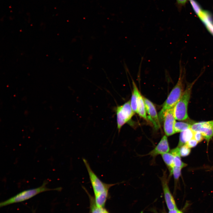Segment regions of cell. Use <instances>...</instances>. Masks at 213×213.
Here are the masks:
<instances>
[{
  "label": "cell",
  "instance_id": "cell-1",
  "mask_svg": "<svg viewBox=\"0 0 213 213\" xmlns=\"http://www.w3.org/2000/svg\"><path fill=\"white\" fill-rule=\"evenodd\" d=\"M180 74L178 81L169 95L163 104L158 116L159 121L163 120L166 112L168 109L175 106L182 96L184 92L183 75L182 69L180 67Z\"/></svg>",
  "mask_w": 213,
  "mask_h": 213
},
{
  "label": "cell",
  "instance_id": "cell-2",
  "mask_svg": "<svg viewBox=\"0 0 213 213\" xmlns=\"http://www.w3.org/2000/svg\"><path fill=\"white\" fill-rule=\"evenodd\" d=\"M48 183V182L45 180L42 185L38 187L26 190L20 192L7 200L0 202V207L25 201L43 192L49 191H59L61 189V188L53 189L48 188L46 187Z\"/></svg>",
  "mask_w": 213,
  "mask_h": 213
},
{
  "label": "cell",
  "instance_id": "cell-3",
  "mask_svg": "<svg viewBox=\"0 0 213 213\" xmlns=\"http://www.w3.org/2000/svg\"><path fill=\"white\" fill-rule=\"evenodd\" d=\"M195 82L187 85L182 96L175 106L174 115L175 120H184L188 118V106L192 89Z\"/></svg>",
  "mask_w": 213,
  "mask_h": 213
},
{
  "label": "cell",
  "instance_id": "cell-4",
  "mask_svg": "<svg viewBox=\"0 0 213 213\" xmlns=\"http://www.w3.org/2000/svg\"><path fill=\"white\" fill-rule=\"evenodd\" d=\"M83 160L88 172L94 196L109 191L111 187L118 184H107L103 182L92 170L88 161L84 158Z\"/></svg>",
  "mask_w": 213,
  "mask_h": 213
},
{
  "label": "cell",
  "instance_id": "cell-5",
  "mask_svg": "<svg viewBox=\"0 0 213 213\" xmlns=\"http://www.w3.org/2000/svg\"><path fill=\"white\" fill-rule=\"evenodd\" d=\"M116 116L117 127L119 132L122 126L128 122L135 114L132 109L130 100L114 109Z\"/></svg>",
  "mask_w": 213,
  "mask_h": 213
},
{
  "label": "cell",
  "instance_id": "cell-6",
  "mask_svg": "<svg viewBox=\"0 0 213 213\" xmlns=\"http://www.w3.org/2000/svg\"><path fill=\"white\" fill-rule=\"evenodd\" d=\"M165 201L169 210L177 209V207L174 199L170 190L168 184V179L166 171L163 172L160 178Z\"/></svg>",
  "mask_w": 213,
  "mask_h": 213
},
{
  "label": "cell",
  "instance_id": "cell-7",
  "mask_svg": "<svg viewBox=\"0 0 213 213\" xmlns=\"http://www.w3.org/2000/svg\"><path fill=\"white\" fill-rule=\"evenodd\" d=\"M174 107H172L167 111L163 119L164 130L166 135L167 136L175 133L174 129L176 122L174 115Z\"/></svg>",
  "mask_w": 213,
  "mask_h": 213
},
{
  "label": "cell",
  "instance_id": "cell-8",
  "mask_svg": "<svg viewBox=\"0 0 213 213\" xmlns=\"http://www.w3.org/2000/svg\"><path fill=\"white\" fill-rule=\"evenodd\" d=\"M143 97L146 110L149 115L147 119L153 124L156 129H158L160 126V121L155 107L151 101L146 98Z\"/></svg>",
  "mask_w": 213,
  "mask_h": 213
},
{
  "label": "cell",
  "instance_id": "cell-9",
  "mask_svg": "<svg viewBox=\"0 0 213 213\" xmlns=\"http://www.w3.org/2000/svg\"><path fill=\"white\" fill-rule=\"evenodd\" d=\"M170 147L167 135H164L154 149L146 155H149L153 158L159 155L168 152Z\"/></svg>",
  "mask_w": 213,
  "mask_h": 213
},
{
  "label": "cell",
  "instance_id": "cell-10",
  "mask_svg": "<svg viewBox=\"0 0 213 213\" xmlns=\"http://www.w3.org/2000/svg\"><path fill=\"white\" fill-rule=\"evenodd\" d=\"M198 17L208 31L213 35V19L210 13L206 11L202 10Z\"/></svg>",
  "mask_w": 213,
  "mask_h": 213
},
{
  "label": "cell",
  "instance_id": "cell-11",
  "mask_svg": "<svg viewBox=\"0 0 213 213\" xmlns=\"http://www.w3.org/2000/svg\"><path fill=\"white\" fill-rule=\"evenodd\" d=\"M194 132L189 128L181 132L178 146L180 147L193 138Z\"/></svg>",
  "mask_w": 213,
  "mask_h": 213
},
{
  "label": "cell",
  "instance_id": "cell-12",
  "mask_svg": "<svg viewBox=\"0 0 213 213\" xmlns=\"http://www.w3.org/2000/svg\"><path fill=\"white\" fill-rule=\"evenodd\" d=\"M133 91L130 100V104L132 109L135 113H137V105L139 95L140 94L133 80Z\"/></svg>",
  "mask_w": 213,
  "mask_h": 213
},
{
  "label": "cell",
  "instance_id": "cell-13",
  "mask_svg": "<svg viewBox=\"0 0 213 213\" xmlns=\"http://www.w3.org/2000/svg\"><path fill=\"white\" fill-rule=\"evenodd\" d=\"M170 152L174 156V162L175 166L182 169L187 166V164L184 163L181 160L179 147L177 146L172 149Z\"/></svg>",
  "mask_w": 213,
  "mask_h": 213
},
{
  "label": "cell",
  "instance_id": "cell-14",
  "mask_svg": "<svg viewBox=\"0 0 213 213\" xmlns=\"http://www.w3.org/2000/svg\"><path fill=\"white\" fill-rule=\"evenodd\" d=\"M146 111L145 105L143 97L140 94L138 99L137 113L140 117L147 120L148 119L146 115Z\"/></svg>",
  "mask_w": 213,
  "mask_h": 213
},
{
  "label": "cell",
  "instance_id": "cell-15",
  "mask_svg": "<svg viewBox=\"0 0 213 213\" xmlns=\"http://www.w3.org/2000/svg\"><path fill=\"white\" fill-rule=\"evenodd\" d=\"M109 191L94 196L95 202L99 207L104 208L107 199L109 196Z\"/></svg>",
  "mask_w": 213,
  "mask_h": 213
},
{
  "label": "cell",
  "instance_id": "cell-16",
  "mask_svg": "<svg viewBox=\"0 0 213 213\" xmlns=\"http://www.w3.org/2000/svg\"><path fill=\"white\" fill-rule=\"evenodd\" d=\"M162 159L168 167L170 172L175 166L174 156L170 152L161 155Z\"/></svg>",
  "mask_w": 213,
  "mask_h": 213
},
{
  "label": "cell",
  "instance_id": "cell-17",
  "mask_svg": "<svg viewBox=\"0 0 213 213\" xmlns=\"http://www.w3.org/2000/svg\"><path fill=\"white\" fill-rule=\"evenodd\" d=\"M88 195L90 199V213H102L104 208L97 206L95 202L94 198Z\"/></svg>",
  "mask_w": 213,
  "mask_h": 213
},
{
  "label": "cell",
  "instance_id": "cell-18",
  "mask_svg": "<svg viewBox=\"0 0 213 213\" xmlns=\"http://www.w3.org/2000/svg\"><path fill=\"white\" fill-rule=\"evenodd\" d=\"M191 125L189 124L183 122H176L174 127L175 133L181 132L187 129L190 128Z\"/></svg>",
  "mask_w": 213,
  "mask_h": 213
},
{
  "label": "cell",
  "instance_id": "cell-19",
  "mask_svg": "<svg viewBox=\"0 0 213 213\" xmlns=\"http://www.w3.org/2000/svg\"><path fill=\"white\" fill-rule=\"evenodd\" d=\"M182 168L175 166L170 172V175H173L175 182L178 181L181 174Z\"/></svg>",
  "mask_w": 213,
  "mask_h": 213
},
{
  "label": "cell",
  "instance_id": "cell-20",
  "mask_svg": "<svg viewBox=\"0 0 213 213\" xmlns=\"http://www.w3.org/2000/svg\"><path fill=\"white\" fill-rule=\"evenodd\" d=\"M194 12L198 16L202 12V10L198 3L195 0H189Z\"/></svg>",
  "mask_w": 213,
  "mask_h": 213
},
{
  "label": "cell",
  "instance_id": "cell-21",
  "mask_svg": "<svg viewBox=\"0 0 213 213\" xmlns=\"http://www.w3.org/2000/svg\"><path fill=\"white\" fill-rule=\"evenodd\" d=\"M179 148L180 156H186L188 155L191 152V148H189L185 144L179 147Z\"/></svg>",
  "mask_w": 213,
  "mask_h": 213
},
{
  "label": "cell",
  "instance_id": "cell-22",
  "mask_svg": "<svg viewBox=\"0 0 213 213\" xmlns=\"http://www.w3.org/2000/svg\"><path fill=\"white\" fill-rule=\"evenodd\" d=\"M198 126H202L213 128V120L207 121H202L193 123Z\"/></svg>",
  "mask_w": 213,
  "mask_h": 213
},
{
  "label": "cell",
  "instance_id": "cell-23",
  "mask_svg": "<svg viewBox=\"0 0 213 213\" xmlns=\"http://www.w3.org/2000/svg\"><path fill=\"white\" fill-rule=\"evenodd\" d=\"M193 138L199 143L202 141L204 139L202 134L199 131L194 132Z\"/></svg>",
  "mask_w": 213,
  "mask_h": 213
},
{
  "label": "cell",
  "instance_id": "cell-24",
  "mask_svg": "<svg viewBox=\"0 0 213 213\" xmlns=\"http://www.w3.org/2000/svg\"><path fill=\"white\" fill-rule=\"evenodd\" d=\"M199 142L194 138L188 141L185 144L189 148H191L196 146Z\"/></svg>",
  "mask_w": 213,
  "mask_h": 213
},
{
  "label": "cell",
  "instance_id": "cell-25",
  "mask_svg": "<svg viewBox=\"0 0 213 213\" xmlns=\"http://www.w3.org/2000/svg\"><path fill=\"white\" fill-rule=\"evenodd\" d=\"M189 0H176L177 3L179 5H183L185 4Z\"/></svg>",
  "mask_w": 213,
  "mask_h": 213
},
{
  "label": "cell",
  "instance_id": "cell-26",
  "mask_svg": "<svg viewBox=\"0 0 213 213\" xmlns=\"http://www.w3.org/2000/svg\"><path fill=\"white\" fill-rule=\"evenodd\" d=\"M168 213H181L182 212L179 210L178 208L169 210Z\"/></svg>",
  "mask_w": 213,
  "mask_h": 213
},
{
  "label": "cell",
  "instance_id": "cell-27",
  "mask_svg": "<svg viewBox=\"0 0 213 213\" xmlns=\"http://www.w3.org/2000/svg\"><path fill=\"white\" fill-rule=\"evenodd\" d=\"M102 213H109L106 209H104Z\"/></svg>",
  "mask_w": 213,
  "mask_h": 213
},
{
  "label": "cell",
  "instance_id": "cell-28",
  "mask_svg": "<svg viewBox=\"0 0 213 213\" xmlns=\"http://www.w3.org/2000/svg\"><path fill=\"white\" fill-rule=\"evenodd\" d=\"M181 213H183L182 212Z\"/></svg>",
  "mask_w": 213,
  "mask_h": 213
}]
</instances>
